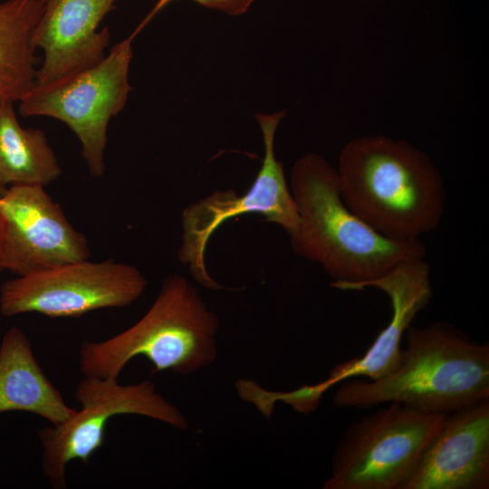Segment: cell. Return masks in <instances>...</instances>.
I'll use <instances>...</instances> for the list:
<instances>
[{"label":"cell","mask_w":489,"mask_h":489,"mask_svg":"<svg viewBox=\"0 0 489 489\" xmlns=\"http://www.w3.org/2000/svg\"><path fill=\"white\" fill-rule=\"evenodd\" d=\"M336 170L344 203L387 238L420 240L443 217V179L429 157L405 140L382 135L350 140Z\"/></svg>","instance_id":"6da1fadb"},{"label":"cell","mask_w":489,"mask_h":489,"mask_svg":"<svg viewBox=\"0 0 489 489\" xmlns=\"http://www.w3.org/2000/svg\"><path fill=\"white\" fill-rule=\"evenodd\" d=\"M61 174L62 168L44 132L22 128L14 102H0V184L44 187Z\"/></svg>","instance_id":"2e32d148"},{"label":"cell","mask_w":489,"mask_h":489,"mask_svg":"<svg viewBox=\"0 0 489 489\" xmlns=\"http://www.w3.org/2000/svg\"><path fill=\"white\" fill-rule=\"evenodd\" d=\"M218 319L182 275H168L148 312L126 331L80 348L83 376L119 378L129 361L144 356L153 372L187 374L215 361Z\"/></svg>","instance_id":"277c9868"},{"label":"cell","mask_w":489,"mask_h":489,"mask_svg":"<svg viewBox=\"0 0 489 489\" xmlns=\"http://www.w3.org/2000/svg\"><path fill=\"white\" fill-rule=\"evenodd\" d=\"M134 35L114 45L99 63L52 82L34 85L19 101L22 116L54 118L74 132L89 172L95 177L105 173L109 121L122 110L132 90L129 67Z\"/></svg>","instance_id":"8992f818"},{"label":"cell","mask_w":489,"mask_h":489,"mask_svg":"<svg viewBox=\"0 0 489 489\" xmlns=\"http://www.w3.org/2000/svg\"><path fill=\"white\" fill-rule=\"evenodd\" d=\"M396 368L377 380L343 382L333 396L340 408H372L399 403L446 413L489 398V346L454 325L436 321L406 331Z\"/></svg>","instance_id":"3957f363"},{"label":"cell","mask_w":489,"mask_h":489,"mask_svg":"<svg viewBox=\"0 0 489 489\" xmlns=\"http://www.w3.org/2000/svg\"><path fill=\"white\" fill-rule=\"evenodd\" d=\"M388 404L347 427L322 488L401 489L446 414Z\"/></svg>","instance_id":"5b68a950"},{"label":"cell","mask_w":489,"mask_h":489,"mask_svg":"<svg viewBox=\"0 0 489 489\" xmlns=\"http://www.w3.org/2000/svg\"><path fill=\"white\" fill-rule=\"evenodd\" d=\"M285 111L273 114L257 113L264 157L262 167L249 189L243 195L232 189L216 191L184 208L181 215L182 240L178 260L187 265L193 278L204 287H223L209 274L205 253L212 235L226 220L243 214H259L267 222L281 226L292 236L299 225V215L283 165L274 154V135Z\"/></svg>","instance_id":"ba28073f"},{"label":"cell","mask_w":489,"mask_h":489,"mask_svg":"<svg viewBox=\"0 0 489 489\" xmlns=\"http://www.w3.org/2000/svg\"><path fill=\"white\" fill-rule=\"evenodd\" d=\"M290 190L300 219L289 237L291 246L296 254L319 264L333 288L352 291L402 259L427 254L420 240L387 238L358 217L341 197L336 168L319 154L297 159Z\"/></svg>","instance_id":"7a4b0ae2"},{"label":"cell","mask_w":489,"mask_h":489,"mask_svg":"<svg viewBox=\"0 0 489 489\" xmlns=\"http://www.w3.org/2000/svg\"><path fill=\"white\" fill-rule=\"evenodd\" d=\"M9 411L35 414L53 426L75 412L44 374L24 331L15 326L0 343V414Z\"/></svg>","instance_id":"5bb4252c"},{"label":"cell","mask_w":489,"mask_h":489,"mask_svg":"<svg viewBox=\"0 0 489 489\" xmlns=\"http://www.w3.org/2000/svg\"><path fill=\"white\" fill-rule=\"evenodd\" d=\"M43 9L30 44L43 51L34 85H42L88 69L104 57L110 42L108 27L98 31L117 0H43Z\"/></svg>","instance_id":"4fadbf2b"},{"label":"cell","mask_w":489,"mask_h":489,"mask_svg":"<svg viewBox=\"0 0 489 489\" xmlns=\"http://www.w3.org/2000/svg\"><path fill=\"white\" fill-rule=\"evenodd\" d=\"M43 9V0L0 2V102L19 101L34 86L37 58L30 36Z\"/></svg>","instance_id":"9a60e30c"},{"label":"cell","mask_w":489,"mask_h":489,"mask_svg":"<svg viewBox=\"0 0 489 489\" xmlns=\"http://www.w3.org/2000/svg\"><path fill=\"white\" fill-rule=\"evenodd\" d=\"M489 488V398L452 411L401 489Z\"/></svg>","instance_id":"7c38bea8"},{"label":"cell","mask_w":489,"mask_h":489,"mask_svg":"<svg viewBox=\"0 0 489 489\" xmlns=\"http://www.w3.org/2000/svg\"><path fill=\"white\" fill-rule=\"evenodd\" d=\"M5 187L0 184V191H4ZM3 266H2V261H1V254H0V273L3 272Z\"/></svg>","instance_id":"ac0fdd59"},{"label":"cell","mask_w":489,"mask_h":489,"mask_svg":"<svg viewBox=\"0 0 489 489\" xmlns=\"http://www.w3.org/2000/svg\"><path fill=\"white\" fill-rule=\"evenodd\" d=\"M147 285L146 277L132 264L113 259L79 260L6 281L0 287V312L6 317L30 312L79 317L128 306Z\"/></svg>","instance_id":"9c48e42d"},{"label":"cell","mask_w":489,"mask_h":489,"mask_svg":"<svg viewBox=\"0 0 489 489\" xmlns=\"http://www.w3.org/2000/svg\"><path fill=\"white\" fill-rule=\"evenodd\" d=\"M366 288H376L388 295L392 311L390 321L364 355L338 364L324 381L311 386L312 393L318 399L331 386L349 378L364 377L377 380L396 368L403 335L417 314L427 307L433 296L430 264L426 255L404 258L383 275L357 285L353 291Z\"/></svg>","instance_id":"8fae6325"},{"label":"cell","mask_w":489,"mask_h":489,"mask_svg":"<svg viewBox=\"0 0 489 489\" xmlns=\"http://www.w3.org/2000/svg\"><path fill=\"white\" fill-rule=\"evenodd\" d=\"M81 405L64 422L45 427L38 436L43 447L42 470L53 488H67L66 465L72 460L89 463L101 447L109 421L119 415H139L178 429L189 425L173 404L149 380L122 385L118 378L84 376L74 390Z\"/></svg>","instance_id":"52a82bcc"},{"label":"cell","mask_w":489,"mask_h":489,"mask_svg":"<svg viewBox=\"0 0 489 489\" xmlns=\"http://www.w3.org/2000/svg\"><path fill=\"white\" fill-rule=\"evenodd\" d=\"M0 197V254L16 275L89 259L86 236L67 219L43 186L14 185Z\"/></svg>","instance_id":"30bf717a"},{"label":"cell","mask_w":489,"mask_h":489,"mask_svg":"<svg viewBox=\"0 0 489 489\" xmlns=\"http://www.w3.org/2000/svg\"><path fill=\"white\" fill-rule=\"evenodd\" d=\"M174 0H158L156 6L147 17L146 24L156 13ZM205 7L223 12L231 16L244 14L255 0H192Z\"/></svg>","instance_id":"e0dca14e"}]
</instances>
